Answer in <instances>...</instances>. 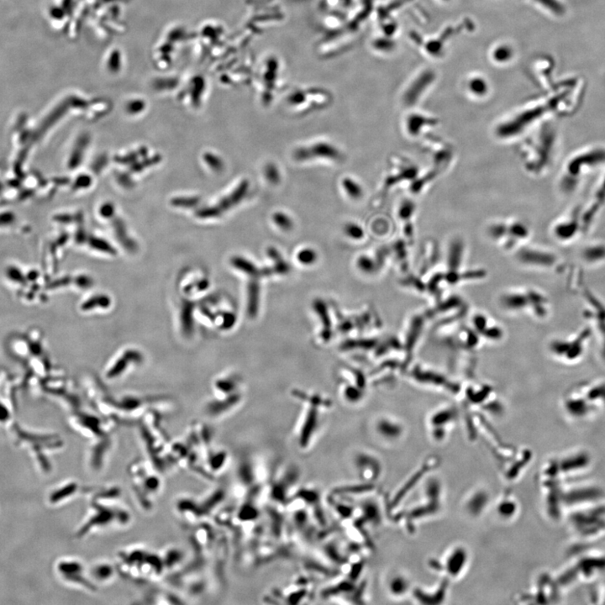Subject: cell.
Here are the masks:
<instances>
[{
	"mask_svg": "<svg viewBox=\"0 0 605 605\" xmlns=\"http://www.w3.org/2000/svg\"><path fill=\"white\" fill-rule=\"evenodd\" d=\"M352 465L359 479L364 482H373L381 474L380 462L369 452H359L352 460Z\"/></svg>",
	"mask_w": 605,
	"mask_h": 605,
	"instance_id": "obj_1",
	"label": "cell"
},
{
	"mask_svg": "<svg viewBox=\"0 0 605 605\" xmlns=\"http://www.w3.org/2000/svg\"><path fill=\"white\" fill-rule=\"evenodd\" d=\"M294 156L298 161H307L313 158H324L337 160L340 156V151L336 147L327 142H318L311 146H304L297 149Z\"/></svg>",
	"mask_w": 605,
	"mask_h": 605,
	"instance_id": "obj_2",
	"label": "cell"
},
{
	"mask_svg": "<svg viewBox=\"0 0 605 605\" xmlns=\"http://www.w3.org/2000/svg\"><path fill=\"white\" fill-rule=\"evenodd\" d=\"M177 510L182 519L190 524H194L203 515L200 505L195 502V500L192 499L191 497H182L178 500Z\"/></svg>",
	"mask_w": 605,
	"mask_h": 605,
	"instance_id": "obj_3",
	"label": "cell"
},
{
	"mask_svg": "<svg viewBox=\"0 0 605 605\" xmlns=\"http://www.w3.org/2000/svg\"><path fill=\"white\" fill-rule=\"evenodd\" d=\"M88 576L95 582L104 584L108 583L115 576V567L109 562H100L93 564L89 568Z\"/></svg>",
	"mask_w": 605,
	"mask_h": 605,
	"instance_id": "obj_4",
	"label": "cell"
},
{
	"mask_svg": "<svg viewBox=\"0 0 605 605\" xmlns=\"http://www.w3.org/2000/svg\"><path fill=\"white\" fill-rule=\"evenodd\" d=\"M466 556L465 550L457 549L449 555L446 561V570L449 574L455 576L462 572V568L466 563Z\"/></svg>",
	"mask_w": 605,
	"mask_h": 605,
	"instance_id": "obj_5",
	"label": "cell"
},
{
	"mask_svg": "<svg viewBox=\"0 0 605 605\" xmlns=\"http://www.w3.org/2000/svg\"><path fill=\"white\" fill-rule=\"evenodd\" d=\"M388 591L393 596H402L407 593L409 589V581L405 576L401 574L392 575L388 581Z\"/></svg>",
	"mask_w": 605,
	"mask_h": 605,
	"instance_id": "obj_6",
	"label": "cell"
},
{
	"mask_svg": "<svg viewBox=\"0 0 605 605\" xmlns=\"http://www.w3.org/2000/svg\"><path fill=\"white\" fill-rule=\"evenodd\" d=\"M163 560L164 567H168V569H172L177 565L182 562L185 555L182 550L177 547H168L163 551V555H161Z\"/></svg>",
	"mask_w": 605,
	"mask_h": 605,
	"instance_id": "obj_7",
	"label": "cell"
},
{
	"mask_svg": "<svg viewBox=\"0 0 605 605\" xmlns=\"http://www.w3.org/2000/svg\"><path fill=\"white\" fill-rule=\"evenodd\" d=\"M341 185L345 192L347 193V196L351 199H359L362 197L363 189L361 188V185L354 179L351 177H345L344 179L342 180Z\"/></svg>",
	"mask_w": 605,
	"mask_h": 605,
	"instance_id": "obj_8",
	"label": "cell"
},
{
	"mask_svg": "<svg viewBox=\"0 0 605 605\" xmlns=\"http://www.w3.org/2000/svg\"><path fill=\"white\" fill-rule=\"evenodd\" d=\"M273 221L280 230L282 231H290L294 228L292 218L282 211H278L273 215Z\"/></svg>",
	"mask_w": 605,
	"mask_h": 605,
	"instance_id": "obj_9",
	"label": "cell"
},
{
	"mask_svg": "<svg viewBox=\"0 0 605 605\" xmlns=\"http://www.w3.org/2000/svg\"><path fill=\"white\" fill-rule=\"evenodd\" d=\"M109 445H98L95 446L92 449L91 453H90V461H91V466L93 468H99L100 466H103V460L106 458V456L108 453Z\"/></svg>",
	"mask_w": 605,
	"mask_h": 605,
	"instance_id": "obj_10",
	"label": "cell"
},
{
	"mask_svg": "<svg viewBox=\"0 0 605 605\" xmlns=\"http://www.w3.org/2000/svg\"><path fill=\"white\" fill-rule=\"evenodd\" d=\"M77 489V483H69L68 485L65 486V487H63V488H60L59 490H58V492H56L55 493H53L52 495H51V497H50V498H51V501L54 503L58 502V501H60V500L65 499V498H67L66 497H70V496L72 495L73 493H76Z\"/></svg>",
	"mask_w": 605,
	"mask_h": 605,
	"instance_id": "obj_11",
	"label": "cell"
},
{
	"mask_svg": "<svg viewBox=\"0 0 605 605\" xmlns=\"http://www.w3.org/2000/svg\"><path fill=\"white\" fill-rule=\"evenodd\" d=\"M344 231L347 236L353 240H361L364 237V230L356 223L350 222L345 225Z\"/></svg>",
	"mask_w": 605,
	"mask_h": 605,
	"instance_id": "obj_12",
	"label": "cell"
},
{
	"mask_svg": "<svg viewBox=\"0 0 605 605\" xmlns=\"http://www.w3.org/2000/svg\"><path fill=\"white\" fill-rule=\"evenodd\" d=\"M264 174H265L266 178L268 182L273 185H278V182L281 180V176H280V172L278 171V168L276 167L273 163L268 164L265 167V170H264Z\"/></svg>",
	"mask_w": 605,
	"mask_h": 605,
	"instance_id": "obj_13",
	"label": "cell"
},
{
	"mask_svg": "<svg viewBox=\"0 0 605 605\" xmlns=\"http://www.w3.org/2000/svg\"><path fill=\"white\" fill-rule=\"evenodd\" d=\"M516 505L515 503L510 500H503L498 506V512L504 517L512 516L515 513Z\"/></svg>",
	"mask_w": 605,
	"mask_h": 605,
	"instance_id": "obj_14",
	"label": "cell"
},
{
	"mask_svg": "<svg viewBox=\"0 0 605 605\" xmlns=\"http://www.w3.org/2000/svg\"><path fill=\"white\" fill-rule=\"evenodd\" d=\"M298 258L302 264H309L316 258L315 252L310 248H305L299 251Z\"/></svg>",
	"mask_w": 605,
	"mask_h": 605,
	"instance_id": "obj_15",
	"label": "cell"
}]
</instances>
